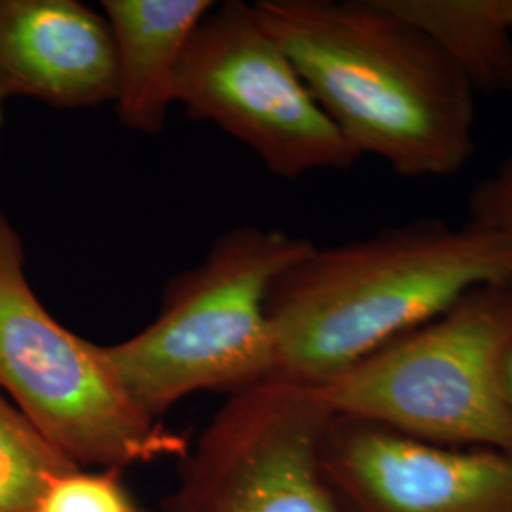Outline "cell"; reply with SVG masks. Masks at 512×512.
Wrapping results in <instances>:
<instances>
[{
  "instance_id": "6da1fadb",
  "label": "cell",
  "mask_w": 512,
  "mask_h": 512,
  "mask_svg": "<svg viewBox=\"0 0 512 512\" xmlns=\"http://www.w3.org/2000/svg\"><path fill=\"white\" fill-rule=\"evenodd\" d=\"M256 12L359 156L410 179L454 177L475 152V90L382 0H258Z\"/></svg>"
},
{
  "instance_id": "7a4b0ae2",
  "label": "cell",
  "mask_w": 512,
  "mask_h": 512,
  "mask_svg": "<svg viewBox=\"0 0 512 512\" xmlns=\"http://www.w3.org/2000/svg\"><path fill=\"white\" fill-rule=\"evenodd\" d=\"M512 283V239L473 222L420 219L319 249L268 296L275 376L329 384L484 285Z\"/></svg>"
},
{
  "instance_id": "3957f363",
  "label": "cell",
  "mask_w": 512,
  "mask_h": 512,
  "mask_svg": "<svg viewBox=\"0 0 512 512\" xmlns=\"http://www.w3.org/2000/svg\"><path fill=\"white\" fill-rule=\"evenodd\" d=\"M313 247L310 239L260 226L215 239L198 266L167 285L150 325L105 346L135 403L162 420L188 395H232L275 376L268 296Z\"/></svg>"
},
{
  "instance_id": "277c9868",
  "label": "cell",
  "mask_w": 512,
  "mask_h": 512,
  "mask_svg": "<svg viewBox=\"0 0 512 512\" xmlns=\"http://www.w3.org/2000/svg\"><path fill=\"white\" fill-rule=\"evenodd\" d=\"M511 344L512 283L484 285L319 391L336 418L435 444L512 452L503 385Z\"/></svg>"
},
{
  "instance_id": "5b68a950",
  "label": "cell",
  "mask_w": 512,
  "mask_h": 512,
  "mask_svg": "<svg viewBox=\"0 0 512 512\" xmlns=\"http://www.w3.org/2000/svg\"><path fill=\"white\" fill-rule=\"evenodd\" d=\"M0 393L78 467L124 471L190 452L181 433L135 403L105 346L44 308L25 274L23 239L2 211Z\"/></svg>"
},
{
  "instance_id": "8992f818",
  "label": "cell",
  "mask_w": 512,
  "mask_h": 512,
  "mask_svg": "<svg viewBox=\"0 0 512 512\" xmlns=\"http://www.w3.org/2000/svg\"><path fill=\"white\" fill-rule=\"evenodd\" d=\"M175 103L251 148L281 179L348 171L361 160L255 4H215L202 19L177 71Z\"/></svg>"
},
{
  "instance_id": "52a82bcc",
  "label": "cell",
  "mask_w": 512,
  "mask_h": 512,
  "mask_svg": "<svg viewBox=\"0 0 512 512\" xmlns=\"http://www.w3.org/2000/svg\"><path fill=\"white\" fill-rule=\"evenodd\" d=\"M334 418L319 387L277 376L232 393L162 512H344L323 469Z\"/></svg>"
},
{
  "instance_id": "ba28073f",
  "label": "cell",
  "mask_w": 512,
  "mask_h": 512,
  "mask_svg": "<svg viewBox=\"0 0 512 512\" xmlns=\"http://www.w3.org/2000/svg\"><path fill=\"white\" fill-rule=\"evenodd\" d=\"M323 469L342 511L512 512V452L435 444L334 418Z\"/></svg>"
},
{
  "instance_id": "9c48e42d",
  "label": "cell",
  "mask_w": 512,
  "mask_h": 512,
  "mask_svg": "<svg viewBox=\"0 0 512 512\" xmlns=\"http://www.w3.org/2000/svg\"><path fill=\"white\" fill-rule=\"evenodd\" d=\"M0 92L57 109L114 103L109 21L78 0H0Z\"/></svg>"
},
{
  "instance_id": "30bf717a",
  "label": "cell",
  "mask_w": 512,
  "mask_h": 512,
  "mask_svg": "<svg viewBox=\"0 0 512 512\" xmlns=\"http://www.w3.org/2000/svg\"><path fill=\"white\" fill-rule=\"evenodd\" d=\"M211 0H103L116 55L114 107L129 131L156 135L175 105L188 42L215 8Z\"/></svg>"
},
{
  "instance_id": "8fae6325",
  "label": "cell",
  "mask_w": 512,
  "mask_h": 512,
  "mask_svg": "<svg viewBox=\"0 0 512 512\" xmlns=\"http://www.w3.org/2000/svg\"><path fill=\"white\" fill-rule=\"evenodd\" d=\"M444 55L475 92L512 95V0H382Z\"/></svg>"
},
{
  "instance_id": "7c38bea8",
  "label": "cell",
  "mask_w": 512,
  "mask_h": 512,
  "mask_svg": "<svg viewBox=\"0 0 512 512\" xmlns=\"http://www.w3.org/2000/svg\"><path fill=\"white\" fill-rule=\"evenodd\" d=\"M78 467L0 393V512H33L54 476Z\"/></svg>"
},
{
  "instance_id": "4fadbf2b",
  "label": "cell",
  "mask_w": 512,
  "mask_h": 512,
  "mask_svg": "<svg viewBox=\"0 0 512 512\" xmlns=\"http://www.w3.org/2000/svg\"><path fill=\"white\" fill-rule=\"evenodd\" d=\"M33 512H141L122 471L73 467L54 476Z\"/></svg>"
},
{
  "instance_id": "5bb4252c",
  "label": "cell",
  "mask_w": 512,
  "mask_h": 512,
  "mask_svg": "<svg viewBox=\"0 0 512 512\" xmlns=\"http://www.w3.org/2000/svg\"><path fill=\"white\" fill-rule=\"evenodd\" d=\"M467 203V222L512 239V152L476 184Z\"/></svg>"
},
{
  "instance_id": "9a60e30c",
  "label": "cell",
  "mask_w": 512,
  "mask_h": 512,
  "mask_svg": "<svg viewBox=\"0 0 512 512\" xmlns=\"http://www.w3.org/2000/svg\"><path fill=\"white\" fill-rule=\"evenodd\" d=\"M503 385H505V393H507V399H509L512 408V344L509 351H507L505 365H503Z\"/></svg>"
},
{
  "instance_id": "2e32d148",
  "label": "cell",
  "mask_w": 512,
  "mask_h": 512,
  "mask_svg": "<svg viewBox=\"0 0 512 512\" xmlns=\"http://www.w3.org/2000/svg\"><path fill=\"white\" fill-rule=\"evenodd\" d=\"M4 103H6V97L0 92V126H2V116H4Z\"/></svg>"
}]
</instances>
